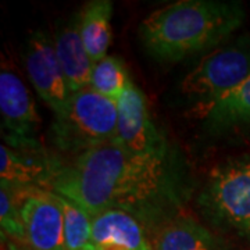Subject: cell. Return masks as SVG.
Segmentation results:
<instances>
[{"label": "cell", "instance_id": "obj_1", "mask_svg": "<svg viewBox=\"0 0 250 250\" xmlns=\"http://www.w3.org/2000/svg\"><path fill=\"white\" fill-rule=\"evenodd\" d=\"M50 190L90 217L107 210L134 215L143 227L160 228L177 218L187 199L185 172L172 153L134 157L116 142L77 156L57 171Z\"/></svg>", "mask_w": 250, "mask_h": 250}, {"label": "cell", "instance_id": "obj_2", "mask_svg": "<svg viewBox=\"0 0 250 250\" xmlns=\"http://www.w3.org/2000/svg\"><path fill=\"white\" fill-rule=\"evenodd\" d=\"M243 20L245 10L238 1L179 0L149 14L138 34L154 59L177 62L218 47Z\"/></svg>", "mask_w": 250, "mask_h": 250}, {"label": "cell", "instance_id": "obj_3", "mask_svg": "<svg viewBox=\"0 0 250 250\" xmlns=\"http://www.w3.org/2000/svg\"><path fill=\"white\" fill-rule=\"evenodd\" d=\"M49 136L59 150L75 157L114 142L117 103L90 88L75 92L64 111L54 116Z\"/></svg>", "mask_w": 250, "mask_h": 250}, {"label": "cell", "instance_id": "obj_4", "mask_svg": "<svg viewBox=\"0 0 250 250\" xmlns=\"http://www.w3.org/2000/svg\"><path fill=\"white\" fill-rule=\"evenodd\" d=\"M200 205L215 223L250 236V157L225 161L211 171Z\"/></svg>", "mask_w": 250, "mask_h": 250}, {"label": "cell", "instance_id": "obj_5", "mask_svg": "<svg viewBox=\"0 0 250 250\" xmlns=\"http://www.w3.org/2000/svg\"><path fill=\"white\" fill-rule=\"evenodd\" d=\"M250 77V36L243 35L206 54L181 82V90L197 102L220 98Z\"/></svg>", "mask_w": 250, "mask_h": 250}, {"label": "cell", "instance_id": "obj_6", "mask_svg": "<svg viewBox=\"0 0 250 250\" xmlns=\"http://www.w3.org/2000/svg\"><path fill=\"white\" fill-rule=\"evenodd\" d=\"M0 116L6 146L20 152H46L39 138L42 123L35 102L22 80L6 67V62L0 71Z\"/></svg>", "mask_w": 250, "mask_h": 250}, {"label": "cell", "instance_id": "obj_7", "mask_svg": "<svg viewBox=\"0 0 250 250\" xmlns=\"http://www.w3.org/2000/svg\"><path fill=\"white\" fill-rule=\"evenodd\" d=\"M114 142L134 157H166L168 143L153 121L143 92L132 80L117 102V136Z\"/></svg>", "mask_w": 250, "mask_h": 250}, {"label": "cell", "instance_id": "obj_8", "mask_svg": "<svg viewBox=\"0 0 250 250\" xmlns=\"http://www.w3.org/2000/svg\"><path fill=\"white\" fill-rule=\"evenodd\" d=\"M16 192L28 248L32 250H67L64 215L59 196L47 189Z\"/></svg>", "mask_w": 250, "mask_h": 250}, {"label": "cell", "instance_id": "obj_9", "mask_svg": "<svg viewBox=\"0 0 250 250\" xmlns=\"http://www.w3.org/2000/svg\"><path fill=\"white\" fill-rule=\"evenodd\" d=\"M25 67L28 78L36 93L52 108L54 116L62 113L71 92L67 86V81L57 59L53 39H50L43 31H34L28 38Z\"/></svg>", "mask_w": 250, "mask_h": 250}, {"label": "cell", "instance_id": "obj_10", "mask_svg": "<svg viewBox=\"0 0 250 250\" xmlns=\"http://www.w3.org/2000/svg\"><path fill=\"white\" fill-rule=\"evenodd\" d=\"M62 163L47 152H20L4 143L0 146V188L13 190L47 189Z\"/></svg>", "mask_w": 250, "mask_h": 250}, {"label": "cell", "instance_id": "obj_11", "mask_svg": "<svg viewBox=\"0 0 250 250\" xmlns=\"http://www.w3.org/2000/svg\"><path fill=\"white\" fill-rule=\"evenodd\" d=\"M190 113L215 134L250 128V77L220 98L197 102Z\"/></svg>", "mask_w": 250, "mask_h": 250}, {"label": "cell", "instance_id": "obj_12", "mask_svg": "<svg viewBox=\"0 0 250 250\" xmlns=\"http://www.w3.org/2000/svg\"><path fill=\"white\" fill-rule=\"evenodd\" d=\"M93 250H153L141 221L121 210L92 217Z\"/></svg>", "mask_w": 250, "mask_h": 250}, {"label": "cell", "instance_id": "obj_13", "mask_svg": "<svg viewBox=\"0 0 250 250\" xmlns=\"http://www.w3.org/2000/svg\"><path fill=\"white\" fill-rule=\"evenodd\" d=\"M53 43L71 95L89 88L93 62L81 38L80 13L56 28Z\"/></svg>", "mask_w": 250, "mask_h": 250}, {"label": "cell", "instance_id": "obj_14", "mask_svg": "<svg viewBox=\"0 0 250 250\" xmlns=\"http://www.w3.org/2000/svg\"><path fill=\"white\" fill-rule=\"evenodd\" d=\"M153 250H229L202 224L188 217H177L156 231Z\"/></svg>", "mask_w": 250, "mask_h": 250}, {"label": "cell", "instance_id": "obj_15", "mask_svg": "<svg viewBox=\"0 0 250 250\" xmlns=\"http://www.w3.org/2000/svg\"><path fill=\"white\" fill-rule=\"evenodd\" d=\"M113 3L110 0H90L80 11V32L90 60L98 64L107 56L111 43Z\"/></svg>", "mask_w": 250, "mask_h": 250}, {"label": "cell", "instance_id": "obj_16", "mask_svg": "<svg viewBox=\"0 0 250 250\" xmlns=\"http://www.w3.org/2000/svg\"><path fill=\"white\" fill-rule=\"evenodd\" d=\"M129 81L131 77L125 68L124 62L117 56H106L93 65L89 88L117 103Z\"/></svg>", "mask_w": 250, "mask_h": 250}, {"label": "cell", "instance_id": "obj_17", "mask_svg": "<svg viewBox=\"0 0 250 250\" xmlns=\"http://www.w3.org/2000/svg\"><path fill=\"white\" fill-rule=\"evenodd\" d=\"M57 195V193H56ZM59 196L64 215V236L67 250L92 249V217L80 206Z\"/></svg>", "mask_w": 250, "mask_h": 250}, {"label": "cell", "instance_id": "obj_18", "mask_svg": "<svg viewBox=\"0 0 250 250\" xmlns=\"http://www.w3.org/2000/svg\"><path fill=\"white\" fill-rule=\"evenodd\" d=\"M0 225L1 235H7L17 243L25 245V228L22 224L16 190L0 188Z\"/></svg>", "mask_w": 250, "mask_h": 250}, {"label": "cell", "instance_id": "obj_19", "mask_svg": "<svg viewBox=\"0 0 250 250\" xmlns=\"http://www.w3.org/2000/svg\"><path fill=\"white\" fill-rule=\"evenodd\" d=\"M7 249L9 250H32L31 248H28L27 245L17 243V242H9V243H7Z\"/></svg>", "mask_w": 250, "mask_h": 250}]
</instances>
